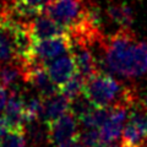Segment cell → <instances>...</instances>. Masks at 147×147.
Returning <instances> with one entry per match:
<instances>
[{
    "label": "cell",
    "instance_id": "1",
    "mask_svg": "<svg viewBox=\"0 0 147 147\" xmlns=\"http://www.w3.org/2000/svg\"><path fill=\"white\" fill-rule=\"evenodd\" d=\"M98 47L102 54L97 58L100 71L125 79L147 76V40L139 39L130 27H120L115 33L104 36Z\"/></svg>",
    "mask_w": 147,
    "mask_h": 147
},
{
    "label": "cell",
    "instance_id": "2",
    "mask_svg": "<svg viewBox=\"0 0 147 147\" xmlns=\"http://www.w3.org/2000/svg\"><path fill=\"white\" fill-rule=\"evenodd\" d=\"M84 94L94 107L109 109L115 107L130 109L140 99L134 87L123 85L107 71H98L86 79Z\"/></svg>",
    "mask_w": 147,
    "mask_h": 147
},
{
    "label": "cell",
    "instance_id": "3",
    "mask_svg": "<svg viewBox=\"0 0 147 147\" xmlns=\"http://www.w3.org/2000/svg\"><path fill=\"white\" fill-rule=\"evenodd\" d=\"M88 3L90 0H52L44 12L67 32L82 21Z\"/></svg>",
    "mask_w": 147,
    "mask_h": 147
},
{
    "label": "cell",
    "instance_id": "4",
    "mask_svg": "<svg viewBox=\"0 0 147 147\" xmlns=\"http://www.w3.org/2000/svg\"><path fill=\"white\" fill-rule=\"evenodd\" d=\"M121 136L124 141L147 147V107L141 98L129 109Z\"/></svg>",
    "mask_w": 147,
    "mask_h": 147
},
{
    "label": "cell",
    "instance_id": "5",
    "mask_svg": "<svg viewBox=\"0 0 147 147\" xmlns=\"http://www.w3.org/2000/svg\"><path fill=\"white\" fill-rule=\"evenodd\" d=\"M69 50H70V40L67 33H65L42 40H34L31 57L47 65V63L69 53Z\"/></svg>",
    "mask_w": 147,
    "mask_h": 147
},
{
    "label": "cell",
    "instance_id": "6",
    "mask_svg": "<svg viewBox=\"0 0 147 147\" xmlns=\"http://www.w3.org/2000/svg\"><path fill=\"white\" fill-rule=\"evenodd\" d=\"M48 134L50 144L55 146L77 139L80 134V121L72 112H67L48 124Z\"/></svg>",
    "mask_w": 147,
    "mask_h": 147
},
{
    "label": "cell",
    "instance_id": "7",
    "mask_svg": "<svg viewBox=\"0 0 147 147\" xmlns=\"http://www.w3.org/2000/svg\"><path fill=\"white\" fill-rule=\"evenodd\" d=\"M69 40H70L69 53L72 55L77 71L81 74L85 80L88 79L93 74L100 71L98 59L93 54L90 45H87L86 43L81 42L79 39L71 38V37H69Z\"/></svg>",
    "mask_w": 147,
    "mask_h": 147
},
{
    "label": "cell",
    "instance_id": "8",
    "mask_svg": "<svg viewBox=\"0 0 147 147\" xmlns=\"http://www.w3.org/2000/svg\"><path fill=\"white\" fill-rule=\"evenodd\" d=\"M18 21L12 17L0 20V66L7 63L17 61L15 28Z\"/></svg>",
    "mask_w": 147,
    "mask_h": 147
},
{
    "label": "cell",
    "instance_id": "9",
    "mask_svg": "<svg viewBox=\"0 0 147 147\" xmlns=\"http://www.w3.org/2000/svg\"><path fill=\"white\" fill-rule=\"evenodd\" d=\"M27 26L34 40H42L67 33L66 30L58 22H55L47 12H40L36 15Z\"/></svg>",
    "mask_w": 147,
    "mask_h": 147
},
{
    "label": "cell",
    "instance_id": "10",
    "mask_svg": "<svg viewBox=\"0 0 147 147\" xmlns=\"http://www.w3.org/2000/svg\"><path fill=\"white\" fill-rule=\"evenodd\" d=\"M4 115L10 124L11 130L25 129V96L18 88H11L9 91V98L4 109Z\"/></svg>",
    "mask_w": 147,
    "mask_h": 147
},
{
    "label": "cell",
    "instance_id": "11",
    "mask_svg": "<svg viewBox=\"0 0 147 147\" xmlns=\"http://www.w3.org/2000/svg\"><path fill=\"white\" fill-rule=\"evenodd\" d=\"M129 115V109L125 107H115L110 109V114L105 123L99 127L100 140L103 144H113L121 135L124 124Z\"/></svg>",
    "mask_w": 147,
    "mask_h": 147
},
{
    "label": "cell",
    "instance_id": "12",
    "mask_svg": "<svg viewBox=\"0 0 147 147\" xmlns=\"http://www.w3.org/2000/svg\"><path fill=\"white\" fill-rule=\"evenodd\" d=\"M45 66H47V71L50 79L58 86H61L77 71L76 64L70 53H66L53 59V60L47 63Z\"/></svg>",
    "mask_w": 147,
    "mask_h": 147
},
{
    "label": "cell",
    "instance_id": "13",
    "mask_svg": "<svg viewBox=\"0 0 147 147\" xmlns=\"http://www.w3.org/2000/svg\"><path fill=\"white\" fill-rule=\"evenodd\" d=\"M70 104L71 100L67 99L60 92L43 98V112L40 120L48 125L65 113L70 112Z\"/></svg>",
    "mask_w": 147,
    "mask_h": 147
},
{
    "label": "cell",
    "instance_id": "14",
    "mask_svg": "<svg viewBox=\"0 0 147 147\" xmlns=\"http://www.w3.org/2000/svg\"><path fill=\"white\" fill-rule=\"evenodd\" d=\"M24 130L26 134L27 144H30L31 147H45L48 144H50L48 125L40 119L27 123Z\"/></svg>",
    "mask_w": 147,
    "mask_h": 147
},
{
    "label": "cell",
    "instance_id": "15",
    "mask_svg": "<svg viewBox=\"0 0 147 147\" xmlns=\"http://www.w3.org/2000/svg\"><path fill=\"white\" fill-rule=\"evenodd\" d=\"M107 15L120 27H130L134 24V11L125 1L110 3L107 7Z\"/></svg>",
    "mask_w": 147,
    "mask_h": 147
},
{
    "label": "cell",
    "instance_id": "16",
    "mask_svg": "<svg viewBox=\"0 0 147 147\" xmlns=\"http://www.w3.org/2000/svg\"><path fill=\"white\" fill-rule=\"evenodd\" d=\"M18 81H24L21 61H12L0 66V86L5 88H17Z\"/></svg>",
    "mask_w": 147,
    "mask_h": 147
},
{
    "label": "cell",
    "instance_id": "17",
    "mask_svg": "<svg viewBox=\"0 0 147 147\" xmlns=\"http://www.w3.org/2000/svg\"><path fill=\"white\" fill-rule=\"evenodd\" d=\"M110 114L109 108H102V107H93L91 110L81 115L79 119L80 125L82 127H94L99 129L105 123Z\"/></svg>",
    "mask_w": 147,
    "mask_h": 147
},
{
    "label": "cell",
    "instance_id": "18",
    "mask_svg": "<svg viewBox=\"0 0 147 147\" xmlns=\"http://www.w3.org/2000/svg\"><path fill=\"white\" fill-rule=\"evenodd\" d=\"M84 87L85 79L79 71H76L66 82H64L61 86H59V92L65 96L67 99L74 100L79 96L84 94Z\"/></svg>",
    "mask_w": 147,
    "mask_h": 147
},
{
    "label": "cell",
    "instance_id": "19",
    "mask_svg": "<svg viewBox=\"0 0 147 147\" xmlns=\"http://www.w3.org/2000/svg\"><path fill=\"white\" fill-rule=\"evenodd\" d=\"M42 112H43V97L42 96L37 94V96H31L30 98L25 97V121L26 124L40 119Z\"/></svg>",
    "mask_w": 147,
    "mask_h": 147
},
{
    "label": "cell",
    "instance_id": "20",
    "mask_svg": "<svg viewBox=\"0 0 147 147\" xmlns=\"http://www.w3.org/2000/svg\"><path fill=\"white\" fill-rule=\"evenodd\" d=\"M0 147H27L25 130H10L0 139Z\"/></svg>",
    "mask_w": 147,
    "mask_h": 147
},
{
    "label": "cell",
    "instance_id": "21",
    "mask_svg": "<svg viewBox=\"0 0 147 147\" xmlns=\"http://www.w3.org/2000/svg\"><path fill=\"white\" fill-rule=\"evenodd\" d=\"M79 140L85 147H94L102 144L99 129L94 127H84V130L79 134Z\"/></svg>",
    "mask_w": 147,
    "mask_h": 147
},
{
    "label": "cell",
    "instance_id": "22",
    "mask_svg": "<svg viewBox=\"0 0 147 147\" xmlns=\"http://www.w3.org/2000/svg\"><path fill=\"white\" fill-rule=\"evenodd\" d=\"M10 130H11L10 124H9V121L6 120L5 115H4V114L0 115V139L5 136Z\"/></svg>",
    "mask_w": 147,
    "mask_h": 147
},
{
    "label": "cell",
    "instance_id": "23",
    "mask_svg": "<svg viewBox=\"0 0 147 147\" xmlns=\"http://www.w3.org/2000/svg\"><path fill=\"white\" fill-rule=\"evenodd\" d=\"M7 98H9V91L5 88V87L0 86V113L5 109Z\"/></svg>",
    "mask_w": 147,
    "mask_h": 147
},
{
    "label": "cell",
    "instance_id": "24",
    "mask_svg": "<svg viewBox=\"0 0 147 147\" xmlns=\"http://www.w3.org/2000/svg\"><path fill=\"white\" fill-rule=\"evenodd\" d=\"M57 147H85V146L81 144L80 140H79V137H77V139H74V140H70V141L63 142V144L58 145Z\"/></svg>",
    "mask_w": 147,
    "mask_h": 147
},
{
    "label": "cell",
    "instance_id": "25",
    "mask_svg": "<svg viewBox=\"0 0 147 147\" xmlns=\"http://www.w3.org/2000/svg\"><path fill=\"white\" fill-rule=\"evenodd\" d=\"M120 147H146L144 145H136V144H131V142H127V141H121V145Z\"/></svg>",
    "mask_w": 147,
    "mask_h": 147
},
{
    "label": "cell",
    "instance_id": "26",
    "mask_svg": "<svg viewBox=\"0 0 147 147\" xmlns=\"http://www.w3.org/2000/svg\"><path fill=\"white\" fill-rule=\"evenodd\" d=\"M94 147H115V146H113V144H99L97 146H94Z\"/></svg>",
    "mask_w": 147,
    "mask_h": 147
},
{
    "label": "cell",
    "instance_id": "27",
    "mask_svg": "<svg viewBox=\"0 0 147 147\" xmlns=\"http://www.w3.org/2000/svg\"><path fill=\"white\" fill-rule=\"evenodd\" d=\"M141 99H142V102H144V103H145V105H146V107H147V94L145 96V97H144V98H141Z\"/></svg>",
    "mask_w": 147,
    "mask_h": 147
}]
</instances>
